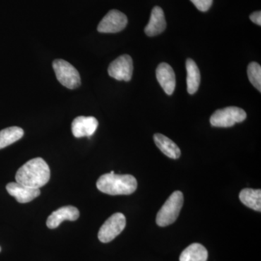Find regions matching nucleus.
I'll return each instance as SVG.
<instances>
[{
  "instance_id": "1",
  "label": "nucleus",
  "mask_w": 261,
  "mask_h": 261,
  "mask_svg": "<svg viewBox=\"0 0 261 261\" xmlns=\"http://www.w3.org/2000/svg\"><path fill=\"white\" fill-rule=\"evenodd\" d=\"M50 178V169L42 158L30 160L15 174L17 183L31 188L39 189L47 185Z\"/></svg>"
},
{
  "instance_id": "2",
  "label": "nucleus",
  "mask_w": 261,
  "mask_h": 261,
  "mask_svg": "<svg viewBox=\"0 0 261 261\" xmlns=\"http://www.w3.org/2000/svg\"><path fill=\"white\" fill-rule=\"evenodd\" d=\"M97 187L108 195H128L137 190V181L132 175L108 173L98 178Z\"/></svg>"
},
{
  "instance_id": "3",
  "label": "nucleus",
  "mask_w": 261,
  "mask_h": 261,
  "mask_svg": "<svg viewBox=\"0 0 261 261\" xmlns=\"http://www.w3.org/2000/svg\"><path fill=\"white\" fill-rule=\"evenodd\" d=\"M184 205L183 193L173 192L162 206L156 217V223L159 226H167L177 219Z\"/></svg>"
},
{
  "instance_id": "4",
  "label": "nucleus",
  "mask_w": 261,
  "mask_h": 261,
  "mask_svg": "<svg viewBox=\"0 0 261 261\" xmlns=\"http://www.w3.org/2000/svg\"><path fill=\"white\" fill-rule=\"evenodd\" d=\"M53 69L58 82L70 89L78 88L81 85L80 73L75 67L62 59L53 61Z\"/></svg>"
},
{
  "instance_id": "5",
  "label": "nucleus",
  "mask_w": 261,
  "mask_h": 261,
  "mask_svg": "<svg viewBox=\"0 0 261 261\" xmlns=\"http://www.w3.org/2000/svg\"><path fill=\"white\" fill-rule=\"evenodd\" d=\"M247 118L245 111L238 107H228L216 111L211 117V124L215 127L233 126L238 123H241Z\"/></svg>"
},
{
  "instance_id": "6",
  "label": "nucleus",
  "mask_w": 261,
  "mask_h": 261,
  "mask_svg": "<svg viewBox=\"0 0 261 261\" xmlns=\"http://www.w3.org/2000/svg\"><path fill=\"white\" fill-rule=\"evenodd\" d=\"M126 225L124 215L121 213L113 214L99 228L98 239L103 243H110L123 231Z\"/></svg>"
},
{
  "instance_id": "7",
  "label": "nucleus",
  "mask_w": 261,
  "mask_h": 261,
  "mask_svg": "<svg viewBox=\"0 0 261 261\" xmlns=\"http://www.w3.org/2000/svg\"><path fill=\"white\" fill-rule=\"evenodd\" d=\"M133 69L132 58L128 55H123L110 64L108 73L115 80L129 82L133 74Z\"/></svg>"
},
{
  "instance_id": "8",
  "label": "nucleus",
  "mask_w": 261,
  "mask_h": 261,
  "mask_svg": "<svg viewBox=\"0 0 261 261\" xmlns=\"http://www.w3.org/2000/svg\"><path fill=\"white\" fill-rule=\"evenodd\" d=\"M128 23L126 15L119 10H111L102 18L97 27L100 33H118L126 28Z\"/></svg>"
},
{
  "instance_id": "9",
  "label": "nucleus",
  "mask_w": 261,
  "mask_h": 261,
  "mask_svg": "<svg viewBox=\"0 0 261 261\" xmlns=\"http://www.w3.org/2000/svg\"><path fill=\"white\" fill-rule=\"evenodd\" d=\"M97 118L93 116H79L72 122L71 130L76 138L93 135L98 127Z\"/></svg>"
},
{
  "instance_id": "10",
  "label": "nucleus",
  "mask_w": 261,
  "mask_h": 261,
  "mask_svg": "<svg viewBox=\"0 0 261 261\" xmlns=\"http://www.w3.org/2000/svg\"><path fill=\"white\" fill-rule=\"evenodd\" d=\"M80 213L74 206L68 205L60 207L58 210L51 213L47 220V226L49 228H58L63 221L68 220L70 221H76L80 218Z\"/></svg>"
},
{
  "instance_id": "11",
  "label": "nucleus",
  "mask_w": 261,
  "mask_h": 261,
  "mask_svg": "<svg viewBox=\"0 0 261 261\" xmlns=\"http://www.w3.org/2000/svg\"><path fill=\"white\" fill-rule=\"evenodd\" d=\"M6 190L20 203H27L40 195L39 189L31 188L23 186L17 182H10L6 186Z\"/></svg>"
},
{
  "instance_id": "12",
  "label": "nucleus",
  "mask_w": 261,
  "mask_h": 261,
  "mask_svg": "<svg viewBox=\"0 0 261 261\" xmlns=\"http://www.w3.org/2000/svg\"><path fill=\"white\" fill-rule=\"evenodd\" d=\"M158 82L168 95H171L176 88V75L171 65L161 63L156 69Z\"/></svg>"
},
{
  "instance_id": "13",
  "label": "nucleus",
  "mask_w": 261,
  "mask_h": 261,
  "mask_svg": "<svg viewBox=\"0 0 261 261\" xmlns=\"http://www.w3.org/2000/svg\"><path fill=\"white\" fill-rule=\"evenodd\" d=\"M166 28V21L164 12L160 7H154L152 10L149 23L146 25L145 34L148 37H154L164 32Z\"/></svg>"
},
{
  "instance_id": "14",
  "label": "nucleus",
  "mask_w": 261,
  "mask_h": 261,
  "mask_svg": "<svg viewBox=\"0 0 261 261\" xmlns=\"http://www.w3.org/2000/svg\"><path fill=\"white\" fill-rule=\"evenodd\" d=\"M153 138L156 145L163 154H166L170 159H179L181 156V150L172 140L161 134H155Z\"/></svg>"
},
{
  "instance_id": "15",
  "label": "nucleus",
  "mask_w": 261,
  "mask_h": 261,
  "mask_svg": "<svg viewBox=\"0 0 261 261\" xmlns=\"http://www.w3.org/2000/svg\"><path fill=\"white\" fill-rule=\"evenodd\" d=\"M186 68L187 71V92L190 94H194L198 90L200 84V72L198 67L193 60H187Z\"/></svg>"
},
{
  "instance_id": "16",
  "label": "nucleus",
  "mask_w": 261,
  "mask_h": 261,
  "mask_svg": "<svg viewBox=\"0 0 261 261\" xmlns=\"http://www.w3.org/2000/svg\"><path fill=\"white\" fill-rule=\"evenodd\" d=\"M208 253L203 245L193 243L181 252L179 261H207Z\"/></svg>"
},
{
  "instance_id": "17",
  "label": "nucleus",
  "mask_w": 261,
  "mask_h": 261,
  "mask_svg": "<svg viewBox=\"0 0 261 261\" xmlns=\"http://www.w3.org/2000/svg\"><path fill=\"white\" fill-rule=\"evenodd\" d=\"M240 200L252 210L261 211V190L244 189L240 193Z\"/></svg>"
},
{
  "instance_id": "18",
  "label": "nucleus",
  "mask_w": 261,
  "mask_h": 261,
  "mask_svg": "<svg viewBox=\"0 0 261 261\" xmlns=\"http://www.w3.org/2000/svg\"><path fill=\"white\" fill-rule=\"evenodd\" d=\"M24 132L18 126L8 127L0 130V149L5 148L23 137Z\"/></svg>"
},
{
  "instance_id": "19",
  "label": "nucleus",
  "mask_w": 261,
  "mask_h": 261,
  "mask_svg": "<svg viewBox=\"0 0 261 261\" xmlns=\"http://www.w3.org/2000/svg\"><path fill=\"white\" fill-rule=\"evenodd\" d=\"M247 75L250 83L261 92V67L258 63L252 62L247 68Z\"/></svg>"
},
{
  "instance_id": "20",
  "label": "nucleus",
  "mask_w": 261,
  "mask_h": 261,
  "mask_svg": "<svg viewBox=\"0 0 261 261\" xmlns=\"http://www.w3.org/2000/svg\"><path fill=\"white\" fill-rule=\"evenodd\" d=\"M200 11H207L213 4V0H190Z\"/></svg>"
},
{
  "instance_id": "21",
  "label": "nucleus",
  "mask_w": 261,
  "mask_h": 261,
  "mask_svg": "<svg viewBox=\"0 0 261 261\" xmlns=\"http://www.w3.org/2000/svg\"><path fill=\"white\" fill-rule=\"evenodd\" d=\"M250 20L257 25H261V12L256 11L252 13L250 16Z\"/></svg>"
},
{
  "instance_id": "22",
  "label": "nucleus",
  "mask_w": 261,
  "mask_h": 261,
  "mask_svg": "<svg viewBox=\"0 0 261 261\" xmlns=\"http://www.w3.org/2000/svg\"><path fill=\"white\" fill-rule=\"evenodd\" d=\"M0 252H1V247H0Z\"/></svg>"
}]
</instances>
